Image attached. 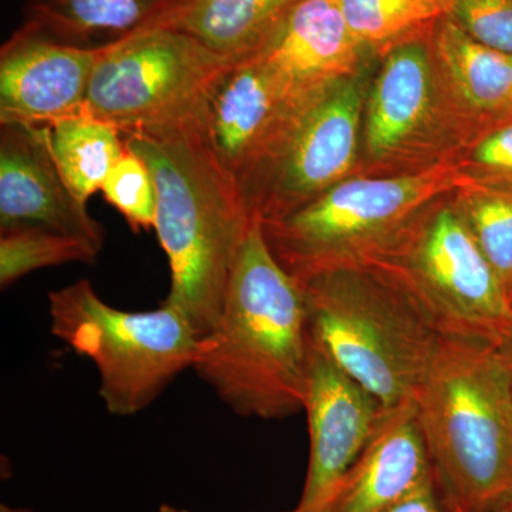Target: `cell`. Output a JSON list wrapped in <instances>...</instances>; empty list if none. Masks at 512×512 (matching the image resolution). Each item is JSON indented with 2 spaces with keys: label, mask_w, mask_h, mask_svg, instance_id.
Listing matches in <instances>:
<instances>
[{
  "label": "cell",
  "mask_w": 512,
  "mask_h": 512,
  "mask_svg": "<svg viewBox=\"0 0 512 512\" xmlns=\"http://www.w3.org/2000/svg\"><path fill=\"white\" fill-rule=\"evenodd\" d=\"M301 100L256 55L221 74L208 100L202 140L237 187Z\"/></svg>",
  "instance_id": "7c38bea8"
},
{
  "label": "cell",
  "mask_w": 512,
  "mask_h": 512,
  "mask_svg": "<svg viewBox=\"0 0 512 512\" xmlns=\"http://www.w3.org/2000/svg\"><path fill=\"white\" fill-rule=\"evenodd\" d=\"M491 345L494 346L495 353H497L498 359H500L505 375L510 380L512 389V318L508 320L507 325L501 329V332L491 342Z\"/></svg>",
  "instance_id": "4316f807"
},
{
  "label": "cell",
  "mask_w": 512,
  "mask_h": 512,
  "mask_svg": "<svg viewBox=\"0 0 512 512\" xmlns=\"http://www.w3.org/2000/svg\"><path fill=\"white\" fill-rule=\"evenodd\" d=\"M431 185L429 177L345 181L284 217L259 222L278 264L303 282L377 247L430 198Z\"/></svg>",
  "instance_id": "52a82bcc"
},
{
  "label": "cell",
  "mask_w": 512,
  "mask_h": 512,
  "mask_svg": "<svg viewBox=\"0 0 512 512\" xmlns=\"http://www.w3.org/2000/svg\"><path fill=\"white\" fill-rule=\"evenodd\" d=\"M363 46L399 45L450 16V0H336Z\"/></svg>",
  "instance_id": "ffe728a7"
},
{
  "label": "cell",
  "mask_w": 512,
  "mask_h": 512,
  "mask_svg": "<svg viewBox=\"0 0 512 512\" xmlns=\"http://www.w3.org/2000/svg\"><path fill=\"white\" fill-rule=\"evenodd\" d=\"M49 313L53 335L97 367L101 400L114 416L143 412L194 365L200 336L167 303L154 311H121L80 279L49 293Z\"/></svg>",
  "instance_id": "5b68a950"
},
{
  "label": "cell",
  "mask_w": 512,
  "mask_h": 512,
  "mask_svg": "<svg viewBox=\"0 0 512 512\" xmlns=\"http://www.w3.org/2000/svg\"><path fill=\"white\" fill-rule=\"evenodd\" d=\"M156 512H190L183 510V508L174 507V505L163 504Z\"/></svg>",
  "instance_id": "f1b7e54d"
},
{
  "label": "cell",
  "mask_w": 512,
  "mask_h": 512,
  "mask_svg": "<svg viewBox=\"0 0 512 512\" xmlns=\"http://www.w3.org/2000/svg\"><path fill=\"white\" fill-rule=\"evenodd\" d=\"M101 249L86 239L46 228L0 231V286L9 288L37 269L66 264H93Z\"/></svg>",
  "instance_id": "44dd1931"
},
{
  "label": "cell",
  "mask_w": 512,
  "mask_h": 512,
  "mask_svg": "<svg viewBox=\"0 0 512 512\" xmlns=\"http://www.w3.org/2000/svg\"><path fill=\"white\" fill-rule=\"evenodd\" d=\"M175 0H28L25 25L70 45L101 47L148 28Z\"/></svg>",
  "instance_id": "e0dca14e"
},
{
  "label": "cell",
  "mask_w": 512,
  "mask_h": 512,
  "mask_svg": "<svg viewBox=\"0 0 512 512\" xmlns=\"http://www.w3.org/2000/svg\"><path fill=\"white\" fill-rule=\"evenodd\" d=\"M494 512H512V498L510 500L505 501L500 508H497Z\"/></svg>",
  "instance_id": "4dcf8cb0"
},
{
  "label": "cell",
  "mask_w": 512,
  "mask_h": 512,
  "mask_svg": "<svg viewBox=\"0 0 512 512\" xmlns=\"http://www.w3.org/2000/svg\"><path fill=\"white\" fill-rule=\"evenodd\" d=\"M46 228L103 248V225L64 181L47 127L0 126V231Z\"/></svg>",
  "instance_id": "8fae6325"
},
{
  "label": "cell",
  "mask_w": 512,
  "mask_h": 512,
  "mask_svg": "<svg viewBox=\"0 0 512 512\" xmlns=\"http://www.w3.org/2000/svg\"><path fill=\"white\" fill-rule=\"evenodd\" d=\"M298 2L175 0L148 28L183 32L235 63L261 52Z\"/></svg>",
  "instance_id": "9a60e30c"
},
{
  "label": "cell",
  "mask_w": 512,
  "mask_h": 512,
  "mask_svg": "<svg viewBox=\"0 0 512 512\" xmlns=\"http://www.w3.org/2000/svg\"><path fill=\"white\" fill-rule=\"evenodd\" d=\"M303 410L308 414L309 467L298 512L315 510L375 436L387 409L311 343Z\"/></svg>",
  "instance_id": "30bf717a"
},
{
  "label": "cell",
  "mask_w": 512,
  "mask_h": 512,
  "mask_svg": "<svg viewBox=\"0 0 512 512\" xmlns=\"http://www.w3.org/2000/svg\"><path fill=\"white\" fill-rule=\"evenodd\" d=\"M101 47L60 42L23 25L0 50V126L47 127L86 111Z\"/></svg>",
  "instance_id": "9c48e42d"
},
{
  "label": "cell",
  "mask_w": 512,
  "mask_h": 512,
  "mask_svg": "<svg viewBox=\"0 0 512 512\" xmlns=\"http://www.w3.org/2000/svg\"><path fill=\"white\" fill-rule=\"evenodd\" d=\"M473 158L498 184L512 185V119L500 121L477 144Z\"/></svg>",
  "instance_id": "d4e9b609"
},
{
  "label": "cell",
  "mask_w": 512,
  "mask_h": 512,
  "mask_svg": "<svg viewBox=\"0 0 512 512\" xmlns=\"http://www.w3.org/2000/svg\"><path fill=\"white\" fill-rule=\"evenodd\" d=\"M362 47L336 0H299L256 56L303 99L348 76Z\"/></svg>",
  "instance_id": "5bb4252c"
},
{
  "label": "cell",
  "mask_w": 512,
  "mask_h": 512,
  "mask_svg": "<svg viewBox=\"0 0 512 512\" xmlns=\"http://www.w3.org/2000/svg\"><path fill=\"white\" fill-rule=\"evenodd\" d=\"M386 512H448L446 495L434 476L429 483L414 491Z\"/></svg>",
  "instance_id": "484cf974"
},
{
  "label": "cell",
  "mask_w": 512,
  "mask_h": 512,
  "mask_svg": "<svg viewBox=\"0 0 512 512\" xmlns=\"http://www.w3.org/2000/svg\"><path fill=\"white\" fill-rule=\"evenodd\" d=\"M232 62L178 30L148 28L104 46L86 110L123 136L204 137L208 100Z\"/></svg>",
  "instance_id": "8992f818"
},
{
  "label": "cell",
  "mask_w": 512,
  "mask_h": 512,
  "mask_svg": "<svg viewBox=\"0 0 512 512\" xmlns=\"http://www.w3.org/2000/svg\"><path fill=\"white\" fill-rule=\"evenodd\" d=\"M450 18L488 47L512 55V0H450Z\"/></svg>",
  "instance_id": "cb8c5ba5"
},
{
  "label": "cell",
  "mask_w": 512,
  "mask_h": 512,
  "mask_svg": "<svg viewBox=\"0 0 512 512\" xmlns=\"http://www.w3.org/2000/svg\"><path fill=\"white\" fill-rule=\"evenodd\" d=\"M444 495H446V503H447V511L448 512H468L467 510H464V508L461 507V505H458L456 503V501L451 500V498L448 497V495L446 493H444Z\"/></svg>",
  "instance_id": "83f0119b"
},
{
  "label": "cell",
  "mask_w": 512,
  "mask_h": 512,
  "mask_svg": "<svg viewBox=\"0 0 512 512\" xmlns=\"http://www.w3.org/2000/svg\"><path fill=\"white\" fill-rule=\"evenodd\" d=\"M389 274L444 336L493 342L512 306L463 215L441 210L413 232Z\"/></svg>",
  "instance_id": "ba28073f"
},
{
  "label": "cell",
  "mask_w": 512,
  "mask_h": 512,
  "mask_svg": "<svg viewBox=\"0 0 512 512\" xmlns=\"http://www.w3.org/2000/svg\"><path fill=\"white\" fill-rule=\"evenodd\" d=\"M434 476L416 406L404 404L387 410L353 466L309 512H386Z\"/></svg>",
  "instance_id": "4fadbf2b"
},
{
  "label": "cell",
  "mask_w": 512,
  "mask_h": 512,
  "mask_svg": "<svg viewBox=\"0 0 512 512\" xmlns=\"http://www.w3.org/2000/svg\"><path fill=\"white\" fill-rule=\"evenodd\" d=\"M0 512H33V511L26 510V508H16V507H10V505L2 504V505H0Z\"/></svg>",
  "instance_id": "f546056e"
},
{
  "label": "cell",
  "mask_w": 512,
  "mask_h": 512,
  "mask_svg": "<svg viewBox=\"0 0 512 512\" xmlns=\"http://www.w3.org/2000/svg\"><path fill=\"white\" fill-rule=\"evenodd\" d=\"M414 406L451 500L494 512L512 498V389L490 342L443 336Z\"/></svg>",
  "instance_id": "3957f363"
},
{
  "label": "cell",
  "mask_w": 512,
  "mask_h": 512,
  "mask_svg": "<svg viewBox=\"0 0 512 512\" xmlns=\"http://www.w3.org/2000/svg\"><path fill=\"white\" fill-rule=\"evenodd\" d=\"M47 133L60 174L73 194L87 204L126 151L123 134L87 110L50 124Z\"/></svg>",
  "instance_id": "d6986e66"
},
{
  "label": "cell",
  "mask_w": 512,
  "mask_h": 512,
  "mask_svg": "<svg viewBox=\"0 0 512 512\" xmlns=\"http://www.w3.org/2000/svg\"><path fill=\"white\" fill-rule=\"evenodd\" d=\"M436 50L474 109L500 121L512 119V55L477 42L447 16L436 26Z\"/></svg>",
  "instance_id": "ac0fdd59"
},
{
  "label": "cell",
  "mask_w": 512,
  "mask_h": 512,
  "mask_svg": "<svg viewBox=\"0 0 512 512\" xmlns=\"http://www.w3.org/2000/svg\"><path fill=\"white\" fill-rule=\"evenodd\" d=\"M356 266L299 282L311 343L393 410L414 403L443 339L394 279Z\"/></svg>",
  "instance_id": "277c9868"
},
{
  "label": "cell",
  "mask_w": 512,
  "mask_h": 512,
  "mask_svg": "<svg viewBox=\"0 0 512 512\" xmlns=\"http://www.w3.org/2000/svg\"><path fill=\"white\" fill-rule=\"evenodd\" d=\"M104 198L123 215L133 231L154 228L157 188L150 168L126 146L101 188Z\"/></svg>",
  "instance_id": "603a6c76"
},
{
  "label": "cell",
  "mask_w": 512,
  "mask_h": 512,
  "mask_svg": "<svg viewBox=\"0 0 512 512\" xmlns=\"http://www.w3.org/2000/svg\"><path fill=\"white\" fill-rule=\"evenodd\" d=\"M463 218L512 306V185L498 184L471 195Z\"/></svg>",
  "instance_id": "7402d4cb"
},
{
  "label": "cell",
  "mask_w": 512,
  "mask_h": 512,
  "mask_svg": "<svg viewBox=\"0 0 512 512\" xmlns=\"http://www.w3.org/2000/svg\"><path fill=\"white\" fill-rule=\"evenodd\" d=\"M430 90L429 52L424 43L409 39L394 46L370 99L366 124L370 153H390L419 127L429 109Z\"/></svg>",
  "instance_id": "2e32d148"
},
{
  "label": "cell",
  "mask_w": 512,
  "mask_h": 512,
  "mask_svg": "<svg viewBox=\"0 0 512 512\" xmlns=\"http://www.w3.org/2000/svg\"><path fill=\"white\" fill-rule=\"evenodd\" d=\"M311 348L301 285L278 264L255 220L220 320L200 338L192 369L239 416L282 420L303 410Z\"/></svg>",
  "instance_id": "6da1fadb"
},
{
  "label": "cell",
  "mask_w": 512,
  "mask_h": 512,
  "mask_svg": "<svg viewBox=\"0 0 512 512\" xmlns=\"http://www.w3.org/2000/svg\"><path fill=\"white\" fill-rule=\"evenodd\" d=\"M124 141L156 183L154 229L171 271L164 303L183 312L202 338L220 320L232 269L255 220L198 134H130Z\"/></svg>",
  "instance_id": "7a4b0ae2"
}]
</instances>
